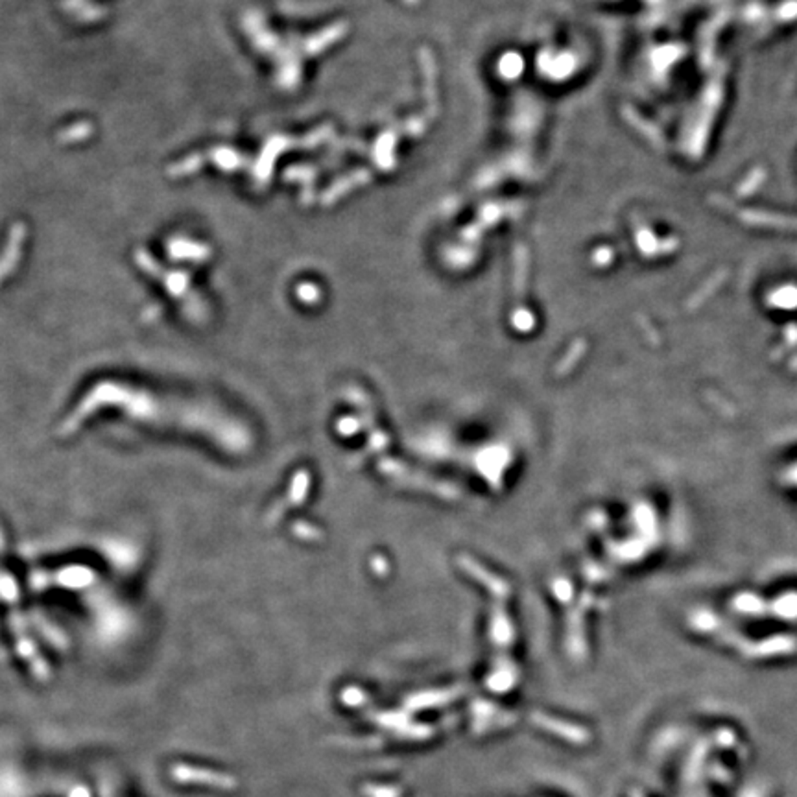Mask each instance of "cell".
I'll return each instance as SVG.
<instances>
[{"instance_id":"3","label":"cell","mask_w":797,"mask_h":797,"mask_svg":"<svg viewBox=\"0 0 797 797\" xmlns=\"http://www.w3.org/2000/svg\"><path fill=\"white\" fill-rule=\"evenodd\" d=\"M71 797H91V794H89L87 788L83 787H76L74 790L71 792Z\"/></svg>"},{"instance_id":"2","label":"cell","mask_w":797,"mask_h":797,"mask_svg":"<svg viewBox=\"0 0 797 797\" xmlns=\"http://www.w3.org/2000/svg\"><path fill=\"white\" fill-rule=\"evenodd\" d=\"M172 777L175 781L183 782V784H207V787H216V788H233L236 784L235 779L225 773H216L209 772V770H199V768L185 766V764H175L172 768Z\"/></svg>"},{"instance_id":"1","label":"cell","mask_w":797,"mask_h":797,"mask_svg":"<svg viewBox=\"0 0 797 797\" xmlns=\"http://www.w3.org/2000/svg\"><path fill=\"white\" fill-rule=\"evenodd\" d=\"M102 410H117L135 423L199 434L231 452H240L250 441L244 426L209 401L111 377L100 378L83 392L57 432L74 434Z\"/></svg>"}]
</instances>
